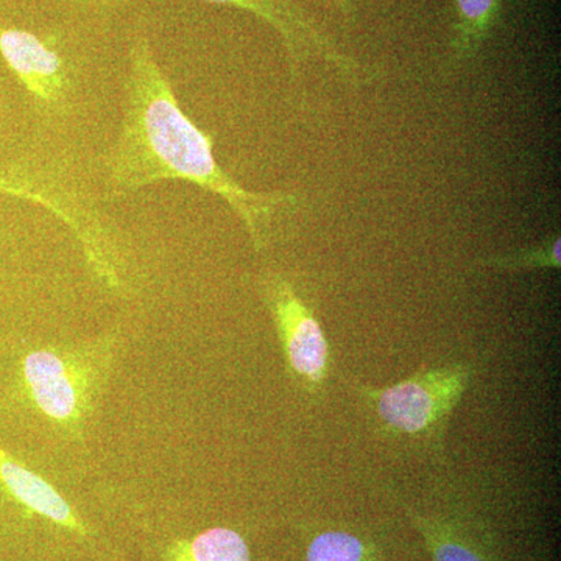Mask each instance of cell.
I'll list each match as a JSON object with an SVG mask.
<instances>
[{
  "instance_id": "obj_2",
  "label": "cell",
  "mask_w": 561,
  "mask_h": 561,
  "mask_svg": "<svg viewBox=\"0 0 561 561\" xmlns=\"http://www.w3.org/2000/svg\"><path fill=\"white\" fill-rule=\"evenodd\" d=\"M119 348L116 331L72 346L33 351L22 381L35 408L70 437L80 438L108 381Z\"/></svg>"
},
{
  "instance_id": "obj_14",
  "label": "cell",
  "mask_w": 561,
  "mask_h": 561,
  "mask_svg": "<svg viewBox=\"0 0 561 561\" xmlns=\"http://www.w3.org/2000/svg\"><path fill=\"white\" fill-rule=\"evenodd\" d=\"M332 5L337 7L343 13H348L351 7V0H330Z\"/></svg>"
},
{
  "instance_id": "obj_6",
  "label": "cell",
  "mask_w": 561,
  "mask_h": 561,
  "mask_svg": "<svg viewBox=\"0 0 561 561\" xmlns=\"http://www.w3.org/2000/svg\"><path fill=\"white\" fill-rule=\"evenodd\" d=\"M0 54L28 94L46 108H57L68 98L72 80L55 47L21 28L0 27Z\"/></svg>"
},
{
  "instance_id": "obj_1",
  "label": "cell",
  "mask_w": 561,
  "mask_h": 561,
  "mask_svg": "<svg viewBox=\"0 0 561 561\" xmlns=\"http://www.w3.org/2000/svg\"><path fill=\"white\" fill-rule=\"evenodd\" d=\"M172 180L219 195L242 221L256 251L268 245L279 210L298 203L295 194L245 190L220 168L213 138L181 110L149 41L138 38L130 49L124 122L108 160L110 186L117 194H131Z\"/></svg>"
},
{
  "instance_id": "obj_4",
  "label": "cell",
  "mask_w": 561,
  "mask_h": 561,
  "mask_svg": "<svg viewBox=\"0 0 561 561\" xmlns=\"http://www.w3.org/2000/svg\"><path fill=\"white\" fill-rule=\"evenodd\" d=\"M262 301L271 313L287 371L305 393L320 397L331 371V348L311 306L283 273L261 272Z\"/></svg>"
},
{
  "instance_id": "obj_7",
  "label": "cell",
  "mask_w": 561,
  "mask_h": 561,
  "mask_svg": "<svg viewBox=\"0 0 561 561\" xmlns=\"http://www.w3.org/2000/svg\"><path fill=\"white\" fill-rule=\"evenodd\" d=\"M0 489L36 515L76 534L90 535L88 527L54 485L27 470L3 449H0Z\"/></svg>"
},
{
  "instance_id": "obj_9",
  "label": "cell",
  "mask_w": 561,
  "mask_h": 561,
  "mask_svg": "<svg viewBox=\"0 0 561 561\" xmlns=\"http://www.w3.org/2000/svg\"><path fill=\"white\" fill-rule=\"evenodd\" d=\"M502 0H456L453 49L457 60L474 57L500 16Z\"/></svg>"
},
{
  "instance_id": "obj_11",
  "label": "cell",
  "mask_w": 561,
  "mask_h": 561,
  "mask_svg": "<svg viewBox=\"0 0 561 561\" xmlns=\"http://www.w3.org/2000/svg\"><path fill=\"white\" fill-rule=\"evenodd\" d=\"M306 561H375V548L350 531H321L309 545Z\"/></svg>"
},
{
  "instance_id": "obj_13",
  "label": "cell",
  "mask_w": 561,
  "mask_h": 561,
  "mask_svg": "<svg viewBox=\"0 0 561 561\" xmlns=\"http://www.w3.org/2000/svg\"><path fill=\"white\" fill-rule=\"evenodd\" d=\"M36 190L35 173H14L13 176L3 175L0 179V191L9 194L20 195V197L31 198Z\"/></svg>"
},
{
  "instance_id": "obj_3",
  "label": "cell",
  "mask_w": 561,
  "mask_h": 561,
  "mask_svg": "<svg viewBox=\"0 0 561 561\" xmlns=\"http://www.w3.org/2000/svg\"><path fill=\"white\" fill-rule=\"evenodd\" d=\"M472 376V365L454 362L424 368L386 389L360 386L359 393L383 432L419 440L442 431L470 389Z\"/></svg>"
},
{
  "instance_id": "obj_10",
  "label": "cell",
  "mask_w": 561,
  "mask_h": 561,
  "mask_svg": "<svg viewBox=\"0 0 561 561\" xmlns=\"http://www.w3.org/2000/svg\"><path fill=\"white\" fill-rule=\"evenodd\" d=\"M409 518L423 538L432 561H486L453 524L415 511H409Z\"/></svg>"
},
{
  "instance_id": "obj_8",
  "label": "cell",
  "mask_w": 561,
  "mask_h": 561,
  "mask_svg": "<svg viewBox=\"0 0 561 561\" xmlns=\"http://www.w3.org/2000/svg\"><path fill=\"white\" fill-rule=\"evenodd\" d=\"M165 557L168 561H251L242 535L227 527L202 531L192 540L173 541Z\"/></svg>"
},
{
  "instance_id": "obj_12",
  "label": "cell",
  "mask_w": 561,
  "mask_h": 561,
  "mask_svg": "<svg viewBox=\"0 0 561 561\" xmlns=\"http://www.w3.org/2000/svg\"><path fill=\"white\" fill-rule=\"evenodd\" d=\"M561 239L553 238L538 249L522 251V253L507 254V256H491L481 260L483 267L494 271L516 272L535 271V268H552L560 271Z\"/></svg>"
},
{
  "instance_id": "obj_5",
  "label": "cell",
  "mask_w": 561,
  "mask_h": 561,
  "mask_svg": "<svg viewBox=\"0 0 561 561\" xmlns=\"http://www.w3.org/2000/svg\"><path fill=\"white\" fill-rule=\"evenodd\" d=\"M92 3H125L136 0H87ZM206 2L221 3V5L236 7L249 11L260 20L267 22L279 33L289 55L291 72H297L298 66L311 54L320 55L324 61L334 66L339 72L346 77H359V62L351 60L339 50L334 41L320 32L305 11L298 9L290 0H206Z\"/></svg>"
}]
</instances>
